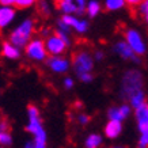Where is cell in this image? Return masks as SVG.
<instances>
[{
  "label": "cell",
  "instance_id": "obj_8",
  "mask_svg": "<svg viewBox=\"0 0 148 148\" xmlns=\"http://www.w3.org/2000/svg\"><path fill=\"white\" fill-rule=\"evenodd\" d=\"M45 45H46V50H48L49 56H63L68 48L65 41L58 36L57 33L49 34V36L46 37Z\"/></svg>",
  "mask_w": 148,
  "mask_h": 148
},
{
  "label": "cell",
  "instance_id": "obj_28",
  "mask_svg": "<svg viewBox=\"0 0 148 148\" xmlns=\"http://www.w3.org/2000/svg\"><path fill=\"white\" fill-rule=\"evenodd\" d=\"M63 84H64V87L67 88V90H71L72 87H73V79L72 77H69V76H67V77H64V80H63Z\"/></svg>",
  "mask_w": 148,
  "mask_h": 148
},
{
  "label": "cell",
  "instance_id": "obj_30",
  "mask_svg": "<svg viewBox=\"0 0 148 148\" xmlns=\"http://www.w3.org/2000/svg\"><path fill=\"white\" fill-rule=\"evenodd\" d=\"M92 56H94L95 61H101V60H103V57H105V54H103L102 50H95Z\"/></svg>",
  "mask_w": 148,
  "mask_h": 148
},
{
  "label": "cell",
  "instance_id": "obj_2",
  "mask_svg": "<svg viewBox=\"0 0 148 148\" xmlns=\"http://www.w3.org/2000/svg\"><path fill=\"white\" fill-rule=\"evenodd\" d=\"M27 125L26 130L33 135V141L36 144V148H46V141H48V135L42 126L40 117V110L37 108H30L27 112Z\"/></svg>",
  "mask_w": 148,
  "mask_h": 148
},
{
  "label": "cell",
  "instance_id": "obj_7",
  "mask_svg": "<svg viewBox=\"0 0 148 148\" xmlns=\"http://www.w3.org/2000/svg\"><path fill=\"white\" fill-rule=\"evenodd\" d=\"M88 0H61L57 3L58 10L63 12V15H77L80 16L86 14Z\"/></svg>",
  "mask_w": 148,
  "mask_h": 148
},
{
  "label": "cell",
  "instance_id": "obj_17",
  "mask_svg": "<svg viewBox=\"0 0 148 148\" xmlns=\"http://www.w3.org/2000/svg\"><path fill=\"white\" fill-rule=\"evenodd\" d=\"M103 143L102 136L99 133H90L84 140V147L86 148H99Z\"/></svg>",
  "mask_w": 148,
  "mask_h": 148
},
{
  "label": "cell",
  "instance_id": "obj_9",
  "mask_svg": "<svg viewBox=\"0 0 148 148\" xmlns=\"http://www.w3.org/2000/svg\"><path fill=\"white\" fill-rule=\"evenodd\" d=\"M113 52L118 56L120 58H122V60H129V61H133V63L136 64H140V56H137V54L133 52V49L129 46V44L126 42L125 40H120L117 41L116 44L113 45Z\"/></svg>",
  "mask_w": 148,
  "mask_h": 148
},
{
  "label": "cell",
  "instance_id": "obj_11",
  "mask_svg": "<svg viewBox=\"0 0 148 148\" xmlns=\"http://www.w3.org/2000/svg\"><path fill=\"white\" fill-rule=\"evenodd\" d=\"M61 19H63L65 23H68V25L71 26L72 30H75L77 34H84V33H87L88 27H90L88 21H86V19L80 18V16H77V15H69V14H67V15H63Z\"/></svg>",
  "mask_w": 148,
  "mask_h": 148
},
{
  "label": "cell",
  "instance_id": "obj_4",
  "mask_svg": "<svg viewBox=\"0 0 148 148\" xmlns=\"http://www.w3.org/2000/svg\"><path fill=\"white\" fill-rule=\"evenodd\" d=\"M94 56L88 53L87 50L77 52L72 58V68L77 76H82L84 73H92L94 69Z\"/></svg>",
  "mask_w": 148,
  "mask_h": 148
},
{
  "label": "cell",
  "instance_id": "obj_10",
  "mask_svg": "<svg viewBox=\"0 0 148 148\" xmlns=\"http://www.w3.org/2000/svg\"><path fill=\"white\" fill-rule=\"evenodd\" d=\"M45 63H46V67L49 68L53 73H57V75L67 73L69 71V67L72 65L69 63V60L65 58L64 56H49Z\"/></svg>",
  "mask_w": 148,
  "mask_h": 148
},
{
  "label": "cell",
  "instance_id": "obj_16",
  "mask_svg": "<svg viewBox=\"0 0 148 148\" xmlns=\"http://www.w3.org/2000/svg\"><path fill=\"white\" fill-rule=\"evenodd\" d=\"M1 54L7 60H18L21 57V48L15 46L10 41H5L1 44Z\"/></svg>",
  "mask_w": 148,
  "mask_h": 148
},
{
  "label": "cell",
  "instance_id": "obj_29",
  "mask_svg": "<svg viewBox=\"0 0 148 148\" xmlns=\"http://www.w3.org/2000/svg\"><path fill=\"white\" fill-rule=\"evenodd\" d=\"M79 79H80V82H83V83H91L92 79H94V76H92V73H84V75L79 76Z\"/></svg>",
  "mask_w": 148,
  "mask_h": 148
},
{
  "label": "cell",
  "instance_id": "obj_1",
  "mask_svg": "<svg viewBox=\"0 0 148 148\" xmlns=\"http://www.w3.org/2000/svg\"><path fill=\"white\" fill-rule=\"evenodd\" d=\"M144 77L137 69H128L124 72L120 84V97L124 101H129L132 97L143 90Z\"/></svg>",
  "mask_w": 148,
  "mask_h": 148
},
{
  "label": "cell",
  "instance_id": "obj_37",
  "mask_svg": "<svg viewBox=\"0 0 148 148\" xmlns=\"http://www.w3.org/2000/svg\"><path fill=\"white\" fill-rule=\"evenodd\" d=\"M56 1H57V3H58V1H61V0H56Z\"/></svg>",
  "mask_w": 148,
  "mask_h": 148
},
{
  "label": "cell",
  "instance_id": "obj_13",
  "mask_svg": "<svg viewBox=\"0 0 148 148\" xmlns=\"http://www.w3.org/2000/svg\"><path fill=\"white\" fill-rule=\"evenodd\" d=\"M16 7L15 5H1L0 7V27L5 29L14 22L16 16Z\"/></svg>",
  "mask_w": 148,
  "mask_h": 148
},
{
  "label": "cell",
  "instance_id": "obj_24",
  "mask_svg": "<svg viewBox=\"0 0 148 148\" xmlns=\"http://www.w3.org/2000/svg\"><path fill=\"white\" fill-rule=\"evenodd\" d=\"M56 27H57V32H60V33H65V34H69L71 33V26L68 25V23H65L63 21V19L60 18L57 21V23H56Z\"/></svg>",
  "mask_w": 148,
  "mask_h": 148
},
{
  "label": "cell",
  "instance_id": "obj_34",
  "mask_svg": "<svg viewBox=\"0 0 148 148\" xmlns=\"http://www.w3.org/2000/svg\"><path fill=\"white\" fill-rule=\"evenodd\" d=\"M22 148H36V144H34V141H26Z\"/></svg>",
  "mask_w": 148,
  "mask_h": 148
},
{
  "label": "cell",
  "instance_id": "obj_31",
  "mask_svg": "<svg viewBox=\"0 0 148 148\" xmlns=\"http://www.w3.org/2000/svg\"><path fill=\"white\" fill-rule=\"evenodd\" d=\"M126 4L130 5V7H136V5H140L143 3V0H125Z\"/></svg>",
  "mask_w": 148,
  "mask_h": 148
},
{
  "label": "cell",
  "instance_id": "obj_18",
  "mask_svg": "<svg viewBox=\"0 0 148 148\" xmlns=\"http://www.w3.org/2000/svg\"><path fill=\"white\" fill-rule=\"evenodd\" d=\"M99 12H101V3L98 0H88L87 8H86V15L92 19L95 16H98Z\"/></svg>",
  "mask_w": 148,
  "mask_h": 148
},
{
  "label": "cell",
  "instance_id": "obj_33",
  "mask_svg": "<svg viewBox=\"0 0 148 148\" xmlns=\"http://www.w3.org/2000/svg\"><path fill=\"white\" fill-rule=\"evenodd\" d=\"M1 5H15V0H0Z\"/></svg>",
  "mask_w": 148,
  "mask_h": 148
},
{
  "label": "cell",
  "instance_id": "obj_23",
  "mask_svg": "<svg viewBox=\"0 0 148 148\" xmlns=\"http://www.w3.org/2000/svg\"><path fill=\"white\" fill-rule=\"evenodd\" d=\"M38 0H15V7L19 10H26L30 8L36 4Z\"/></svg>",
  "mask_w": 148,
  "mask_h": 148
},
{
  "label": "cell",
  "instance_id": "obj_5",
  "mask_svg": "<svg viewBox=\"0 0 148 148\" xmlns=\"http://www.w3.org/2000/svg\"><path fill=\"white\" fill-rule=\"evenodd\" d=\"M25 53L29 60L34 63H42L48 60V50H46L45 40L42 38H33L25 48Z\"/></svg>",
  "mask_w": 148,
  "mask_h": 148
},
{
  "label": "cell",
  "instance_id": "obj_20",
  "mask_svg": "<svg viewBox=\"0 0 148 148\" xmlns=\"http://www.w3.org/2000/svg\"><path fill=\"white\" fill-rule=\"evenodd\" d=\"M128 103H129L132 108L135 109H139L140 106H143L144 103H147L145 102V92L144 91H140V92H137V94H135L132 98L128 101Z\"/></svg>",
  "mask_w": 148,
  "mask_h": 148
},
{
  "label": "cell",
  "instance_id": "obj_3",
  "mask_svg": "<svg viewBox=\"0 0 148 148\" xmlns=\"http://www.w3.org/2000/svg\"><path fill=\"white\" fill-rule=\"evenodd\" d=\"M36 32V25L34 21L30 18L23 19L18 26L12 29V32L10 33L8 41L15 46H18L21 49H25L26 45L33 40V34Z\"/></svg>",
  "mask_w": 148,
  "mask_h": 148
},
{
  "label": "cell",
  "instance_id": "obj_6",
  "mask_svg": "<svg viewBox=\"0 0 148 148\" xmlns=\"http://www.w3.org/2000/svg\"><path fill=\"white\" fill-rule=\"evenodd\" d=\"M124 40L129 44V46L133 49V52L137 56L145 54V52H147V42L144 41L143 36L140 34L139 30H136V29H128L125 32Z\"/></svg>",
  "mask_w": 148,
  "mask_h": 148
},
{
  "label": "cell",
  "instance_id": "obj_15",
  "mask_svg": "<svg viewBox=\"0 0 148 148\" xmlns=\"http://www.w3.org/2000/svg\"><path fill=\"white\" fill-rule=\"evenodd\" d=\"M103 133L108 139H117L118 136L122 133V121H114V120H109L105 126H103Z\"/></svg>",
  "mask_w": 148,
  "mask_h": 148
},
{
  "label": "cell",
  "instance_id": "obj_32",
  "mask_svg": "<svg viewBox=\"0 0 148 148\" xmlns=\"http://www.w3.org/2000/svg\"><path fill=\"white\" fill-rule=\"evenodd\" d=\"M8 129H10L8 122L5 121V120H3V121L0 122V132H4V130H8Z\"/></svg>",
  "mask_w": 148,
  "mask_h": 148
},
{
  "label": "cell",
  "instance_id": "obj_21",
  "mask_svg": "<svg viewBox=\"0 0 148 148\" xmlns=\"http://www.w3.org/2000/svg\"><path fill=\"white\" fill-rule=\"evenodd\" d=\"M37 7H38V12L44 16H48L50 15L52 10H53V5L50 3V0H38L37 1Z\"/></svg>",
  "mask_w": 148,
  "mask_h": 148
},
{
  "label": "cell",
  "instance_id": "obj_19",
  "mask_svg": "<svg viewBox=\"0 0 148 148\" xmlns=\"http://www.w3.org/2000/svg\"><path fill=\"white\" fill-rule=\"evenodd\" d=\"M103 5L108 11H120L128 4L125 0H105Z\"/></svg>",
  "mask_w": 148,
  "mask_h": 148
},
{
  "label": "cell",
  "instance_id": "obj_36",
  "mask_svg": "<svg viewBox=\"0 0 148 148\" xmlns=\"http://www.w3.org/2000/svg\"><path fill=\"white\" fill-rule=\"evenodd\" d=\"M113 148H125L124 145H116V147H113Z\"/></svg>",
  "mask_w": 148,
  "mask_h": 148
},
{
  "label": "cell",
  "instance_id": "obj_26",
  "mask_svg": "<svg viewBox=\"0 0 148 148\" xmlns=\"http://www.w3.org/2000/svg\"><path fill=\"white\" fill-rule=\"evenodd\" d=\"M137 148H148V132L140 133L139 141H137Z\"/></svg>",
  "mask_w": 148,
  "mask_h": 148
},
{
  "label": "cell",
  "instance_id": "obj_12",
  "mask_svg": "<svg viewBox=\"0 0 148 148\" xmlns=\"http://www.w3.org/2000/svg\"><path fill=\"white\" fill-rule=\"evenodd\" d=\"M132 113V106L129 103H122L120 106H112L108 110V118L114 121H124Z\"/></svg>",
  "mask_w": 148,
  "mask_h": 148
},
{
  "label": "cell",
  "instance_id": "obj_22",
  "mask_svg": "<svg viewBox=\"0 0 148 148\" xmlns=\"http://www.w3.org/2000/svg\"><path fill=\"white\" fill-rule=\"evenodd\" d=\"M0 144H1V147H10L12 144V136L8 130L0 132Z\"/></svg>",
  "mask_w": 148,
  "mask_h": 148
},
{
  "label": "cell",
  "instance_id": "obj_25",
  "mask_svg": "<svg viewBox=\"0 0 148 148\" xmlns=\"http://www.w3.org/2000/svg\"><path fill=\"white\" fill-rule=\"evenodd\" d=\"M139 12L148 25V0H143V3L139 5Z\"/></svg>",
  "mask_w": 148,
  "mask_h": 148
},
{
  "label": "cell",
  "instance_id": "obj_27",
  "mask_svg": "<svg viewBox=\"0 0 148 148\" xmlns=\"http://www.w3.org/2000/svg\"><path fill=\"white\" fill-rule=\"evenodd\" d=\"M77 122L80 125H87L90 122V117L87 114H84V113H80V114H77Z\"/></svg>",
  "mask_w": 148,
  "mask_h": 148
},
{
  "label": "cell",
  "instance_id": "obj_14",
  "mask_svg": "<svg viewBox=\"0 0 148 148\" xmlns=\"http://www.w3.org/2000/svg\"><path fill=\"white\" fill-rule=\"evenodd\" d=\"M135 116L137 120V129L140 133L148 132V103H144L143 106L136 109Z\"/></svg>",
  "mask_w": 148,
  "mask_h": 148
},
{
  "label": "cell",
  "instance_id": "obj_35",
  "mask_svg": "<svg viewBox=\"0 0 148 148\" xmlns=\"http://www.w3.org/2000/svg\"><path fill=\"white\" fill-rule=\"evenodd\" d=\"M42 36L48 37V36H49V30H46V29H44V30H42Z\"/></svg>",
  "mask_w": 148,
  "mask_h": 148
}]
</instances>
